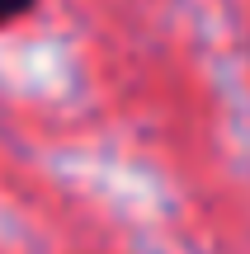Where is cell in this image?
Here are the masks:
<instances>
[{"label": "cell", "mask_w": 250, "mask_h": 254, "mask_svg": "<svg viewBox=\"0 0 250 254\" xmlns=\"http://www.w3.org/2000/svg\"><path fill=\"white\" fill-rule=\"evenodd\" d=\"M33 9H38V0H0V33L14 28L19 19H28Z\"/></svg>", "instance_id": "1"}]
</instances>
